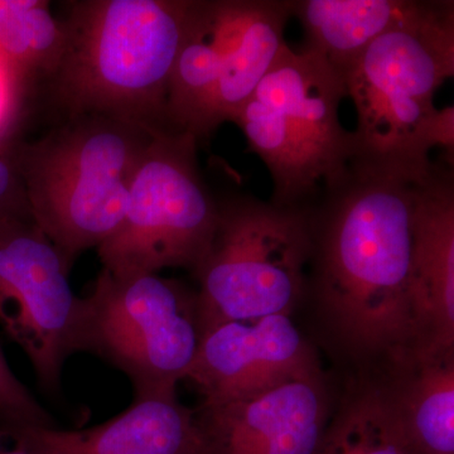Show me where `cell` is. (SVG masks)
<instances>
[{"label":"cell","instance_id":"obj_15","mask_svg":"<svg viewBox=\"0 0 454 454\" xmlns=\"http://www.w3.org/2000/svg\"><path fill=\"white\" fill-rule=\"evenodd\" d=\"M382 369V385L418 454H454V348L423 346Z\"/></svg>","mask_w":454,"mask_h":454},{"label":"cell","instance_id":"obj_12","mask_svg":"<svg viewBox=\"0 0 454 454\" xmlns=\"http://www.w3.org/2000/svg\"><path fill=\"white\" fill-rule=\"evenodd\" d=\"M317 367L316 351L292 317L274 315L203 331L186 380L201 394V405H217L256 395Z\"/></svg>","mask_w":454,"mask_h":454},{"label":"cell","instance_id":"obj_14","mask_svg":"<svg viewBox=\"0 0 454 454\" xmlns=\"http://www.w3.org/2000/svg\"><path fill=\"white\" fill-rule=\"evenodd\" d=\"M411 292L423 346L454 348V178L450 160L432 162L418 191Z\"/></svg>","mask_w":454,"mask_h":454},{"label":"cell","instance_id":"obj_1","mask_svg":"<svg viewBox=\"0 0 454 454\" xmlns=\"http://www.w3.org/2000/svg\"><path fill=\"white\" fill-rule=\"evenodd\" d=\"M430 166L356 153L307 208L317 309L334 343L363 365L385 366L423 346L411 254Z\"/></svg>","mask_w":454,"mask_h":454},{"label":"cell","instance_id":"obj_4","mask_svg":"<svg viewBox=\"0 0 454 454\" xmlns=\"http://www.w3.org/2000/svg\"><path fill=\"white\" fill-rule=\"evenodd\" d=\"M454 74V3L417 9L367 47L343 77L357 110V153L427 166L430 149L454 148V109L434 94Z\"/></svg>","mask_w":454,"mask_h":454},{"label":"cell","instance_id":"obj_5","mask_svg":"<svg viewBox=\"0 0 454 454\" xmlns=\"http://www.w3.org/2000/svg\"><path fill=\"white\" fill-rule=\"evenodd\" d=\"M345 98L325 59L283 44L234 121L270 172L273 205L307 210L357 153L354 131L340 122Z\"/></svg>","mask_w":454,"mask_h":454},{"label":"cell","instance_id":"obj_22","mask_svg":"<svg viewBox=\"0 0 454 454\" xmlns=\"http://www.w3.org/2000/svg\"><path fill=\"white\" fill-rule=\"evenodd\" d=\"M0 454H38L20 426L0 419Z\"/></svg>","mask_w":454,"mask_h":454},{"label":"cell","instance_id":"obj_8","mask_svg":"<svg viewBox=\"0 0 454 454\" xmlns=\"http://www.w3.org/2000/svg\"><path fill=\"white\" fill-rule=\"evenodd\" d=\"M83 298V352L125 373L134 396L177 393L203 330L196 291L155 273L101 268Z\"/></svg>","mask_w":454,"mask_h":454},{"label":"cell","instance_id":"obj_2","mask_svg":"<svg viewBox=\"0 0 454 454\" xmlns=\"http://www.w3.org/2000/svg\"><path fill=\"white\" fill-rule=\"evenodd\" d=\"M192 7L193 0L64 3V53L44 82L61 121L98 114L173 131L169 79Z\"/></svg>","mask_w":454,"mask_h":454},{"label":"cell","instance_id":"obj_3","mask_svg":"<svg viewBox=\"0 0 454 454\" xmlns=\"http://www.w3.org/2000/svg\"><path fill=\"white\" fill-rule=\"evenodd\" d=\"M154 134L134 122L88 114L59 121L32 142L16 139L9 145L33 220L68 268L121 225L131 177Z\"/></svg>","mask_w":454,"mask_h":454},{"label":"cell","instance_id":"obj_19","mask_svg":"<svg viewBox=\"0 0 454 454\" xmlns=\"http://www.w3.org/2000/svg\"><path fill=\"white\" fill-rule=\"evenodd\" d=\"M0 419L20 427H56L32 395L28 387L17 378L0 348Z\"/></svg>","mask_w":454,"mask_h":454},{"label":"cell","instance_id":"obj_11","mask_svg":"<svg viewBox=\"0 0 454 454\" xmlns=\"http://www.w3.org/2000/svg\"><path fill=\"white\" fill-rule=\"evenodd\" d=\"M333 413L321 366L197 411L210 454H319Z\"/></svg>","mask_w":454,"mask_h":454},{"label":"cell","instance_id":"obj_20","mask_svg":"<svg viewBox=\"0 0 454 454\" xmlns=\"http://www.w3.org/2000/svg\"><path fill=\"white\" fill-rule=\"evenodd\" d=\"M23 74L0 53V148L14 142L28 86Z\"/></svg>","mask_w":454,"mask_h":454},{"label":"cell","instance_id":"obj_16","mask_svg":"<svg viewBox=\"0 0 454 454\" xmlns=\"http://www.w3.org/2000/svg\"><path fill=\"white\" fill-rule=\"evenodd\" d=\"M413 0H293L307 35L304 50L325 59L340 79L376 38L411 16Z\"/></svg>","mask_w":454,"mask_h":454},{"label":"cell","instance_id":"obj_9","mask_svg":"<svg viewBox=\"0 0 454 454\" xmlns=\"http://www.w3.org/2000/svg\"><path fill=\"white\" fill-rule=\"evenodd\" d=\"M197 149L188 133L152 137L131 177L121 225L97 249L103 268L118 274L196 270L220 215L200 172Z\"/></svg>","mask_w":454,"mask_h":454},{"label":"cell","instance_id":"obj_21","mask_svg":"<svg viewBox=\"0 0 454 454\" xmlns=\"http://www.w3.org/2000/svg\"><path fill=\"white\" fill-rule=\"evenodd\" d=\"M9 145L0 148V219H7V217L33 219L25 182L12 157Z\"/></svg>","mask_w":454,"mask_h":454},{"label":"cell","instance_id":"obj_7","mask_svg":"<svg viewBox=\"0 0 454 454\" xmlns=\"http://www.w3.org/2000/svg\"><path fill=\"white\" fill-rule=\"evenodd\" d=\"M216 231L193 276L202 330L240 319L292 316L309 291V210L255 197L219 202Z\"/></svg>","mask_w":454,"mask_h":454},{"label":"cell","instance_id":"obj_18","mask_svg":"<svg viewBox=\"0 0 454 454\" xmlns=\"http://www.w3.org/2000/svg\"><path fill=\"white\" fill-rule=\"evenodd\" d=\"M65 28L46 0H0V53L29 83L46 82L65 49Z\"/></svg>","mask_w":454,"mask_h":454},{"label":"cell","instance_id":"obj_10","mask_svg":"<svg viewBox=\"0 0 454 454\" xmlns=\"http://www.w3.org/2000/svg\"><path fill=\"white\" fill-rule=\"evenodd\" d=\"M71 269L31 217L0 219V327L55 394L68 358L83 352V298Z\"/></svg>","mask_w":454,"mask_h":454},{"label":"cell","instance_id":"obj_6","mask_svg":"<svg viewBox=\"0 0 454 454\" xmlns=\"http://www.w3.org/2000/svg\"><path fill=\"white\" fill-rule=\"evenodd\" d=\"M293 0H193L170 74L169 128L205 142L234 122L282 49Z\"/></svg>","mask_w":454,"mask_h":454},{"label":"cell","instance_id":"obj_17","mask_svg":"<svg viewBox=\"0 0 454 454\" xmlns=\"http://www.w3.org/2000/svg\"><path fill=\"white\" fill-rule=\"evenodd\" d=\"M319 454H418L380 376L352 381L333 408Z\"/></svg>","mask_w":454,"mask_h":454},{"label":"cell","instance_id":"obj_13","mask_svg":"<svg viewBox=\"0 0 454 454\" xmlns=\"http://www.w3.org/2000/svg\"><path fill=\"white\" fill-rule=\"evenodd\" d=\"M20 428L38 454H210L197 411L177 393L134 396L122 413L90 428Z\"/></svg>","mask_w":454,"mask_h":454}]
</instances>
